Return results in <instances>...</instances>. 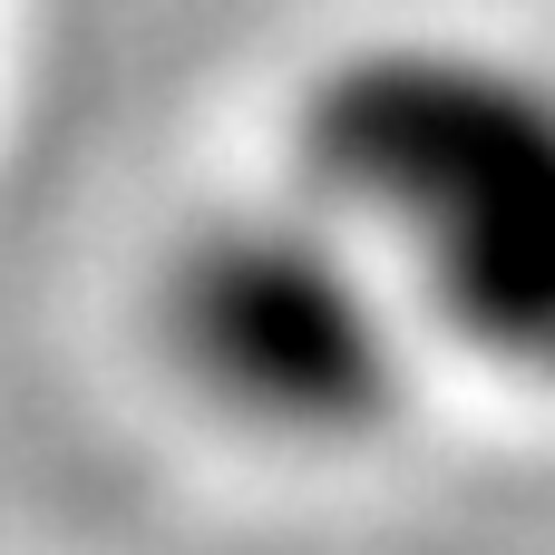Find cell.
Here are the masks:
<instances>
[{"instance_id":"6da1fadb","label":"cell","mask_w":555,"mask_h":555,"mask_svg":"<svg viewBox=\"0 0 555 555\" xmlns=\"http://www.w3.org/2000/svg\"><path fill=\"white\" fill-rule=\"evenodd\" d=\"M410 302L420 341L537 361L555 332V98L468 29H351L283 98V176Z\"/></svg>"},{"instance_id":"7a4b0ae2","label":"cell","mask_w":555,"mask_h":555,"mask_svg":"<svg viewBox=\"0 0 555 555\" xmlns=\"http://www.w3.org/2000/svg\"><path fill=\"white\" fill-rule=\"evenodd\" d=\"M146 341L215 429L283 459H341L400 429L429 351L390 273L293 185L195 205L156 244Z\"/></svg>"}]
</instances>
